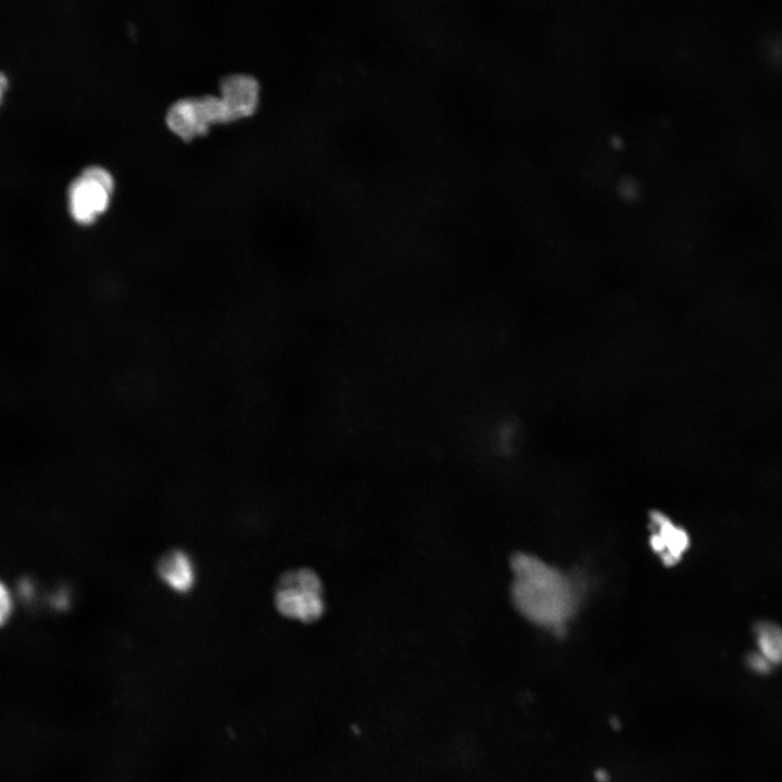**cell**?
Returning a JSON list of instances; mask_svg holds the SVG:
<instances>
[{
  "label": "cell",
  "mask_w": 782,
  "mask_h": 782,
  "mask_svg": "<svg viewBox=\"0 0 782 782\" xmlns=\"http://www.w3.org/2000/svg\"><path fill=\"white\" fill-rule=\"evenodd\" d=\"M165 119L168 128L185 141L207 134L211 125L230 122L222 99L213 94L177 100L168 108Z\"/></svg>",
  "instance_id": "cell-3"
},
{
  "label": "cell",
  "mask_w": 782,
  "mask_h": 782,
  "mask_svg": "<svg viewBox=\"0 0 782 782\" xmlns=\"http://www.w3.org/2000/svg\"><path fill=\"white\" fill-rule=\"evenodd\" d=\"M649 532L651 547L664 565L679 563L690 546L688 532L663 513L651 514Z\"/></svg>",
  "instance_id": "cell-5"
},
{
  "label": "cell",
  "mask_w": 782,
  "mask_h": 782,
  "mask_svg": "<svg viewBox=\"0 0 782 782\" xmlns=\"http://www.w3.org/2000/svg\"><path fill=\"white\" fill-rule=\"evenodd\" d=\"M114 179L109 171L99 165L86 167L68 188L70 212L80 224L93 223L110 203Z\"/></svg>",
  "instance_id": "cell-4"
},
{
  "label": "cell",
  "mask_w": 782,
  "mask_h": 782,
  "mask_svg": "<svg viewBox=\"0 0 782 782\" xmlns=\"http://www.w3.org/2000/svg\"><path fill=\"white\" fill-rule=\"evenodd\" d=\"M274 605L288 619L304 623L318 620L325 611L320 578L308 568L286 571L276 582Z\"/></svg>",
  "instance_id": "cell-2"
},
{
  "label": "cell",
  "mask_w": 782,
  "mask_h": 782,
  "mask_svg": "<svg viewBox=\"0 0 782 782\" xmlns=\"http://www.w3.org/2000/svg\"><path fill=\"white\" fill-rule=\"evenodd\" d=\"M220 99L230 122L251 116L258 104L260 85L248 74H230L219 81Z\"/></svg>",
  "instance_id": "cell-6"
},
{
  "label": "cell",
  "mask_w": 782,
  "mask_h": 782,
  "mask_svg": "<svg viewBox=\"0 0 782 782\" xmlns=\"http://www.w3.org/2000/svg\"><path fill=\"white\" fill-rule=\"evenodd\" d=\"M512 601L529 622L553 633L565 631L579 606L573 580L538 556L519 552L510 559Z\"/></svg>",
  "instance_id": "cell-1"
},
{
  "label": "cell",
  "mask_w": 782,
  "mask_h": 782,
  "mask_svg": "<svg viewBox=\"0 0 782 782\" xmlns=\"http://www.w3.org/2000/svg\"><path fill=\"white\" fill-rule=\"evenodd\" d=\"M156 575L173 592L189 593L195 583L192 557L181 548H171L156 560Z\"/></svg>",
  "instance_id": "cell-7"
},
{
  "label": "cell",
  "mask_w": 782,
  "mask_h": 782,
  "mask_svg": "<svg viewBox=\"0 0 782 782\" xmlns=\"http://www.w3.org/2000/svg\"><path fill=\"white\" fill-rule=\"evenodd\" d=\"M7 87H8V78L2 72H0V103H1L3 92L5 91Z\"/></svg>",
  "instance_id": "cell-11"
},
{
  "label": "cell",
  "mask_w": 782,
  "mask_h": 782,
  "mask_svg": "<svg viewBox=\"0 0 782 782\" xmlns=\"http://www.w3.org/2000/svg\"><path fill=\"white\" fill-rule=\"evenodd\" d=\"M13 604L10 591L8 590L5 584L0 581V627L5 625V622L9 620Z\"/></svg>",
  "instance_id": "cell-9"
},
{
  "label": "cell",
  "mask_w": 782,
  "mask_h": 782,
  "mask_svg": "<svg viewBox=\"0 0 782 782\" xmlns=\"http://www.w3.org/2000/svg\"><path fill=\"white\" fill-rule=\"evenodd\" d=\"M756 641L761 654L771 665L782 663V629L771 622L756 627Z\"/></svg>",
  "instance_id": "cell-8"
},
{
  "label": "cell",
  "mask_w": 782,
  "mask_h": 782,
  "mask_svg": "<svg viewBox=\"0 0 782 782\" xmlns=\"http://www.w3.org/2000/svg\"><path fill=\"white\" fill-rule=\"evenodd\" d=\"M747 664L751 669L759 673L768 672L771 666V664L759 653L751 654L747 658Z\"/></svg>",
  "instance_id": "cell-10"
}]
</instances>
